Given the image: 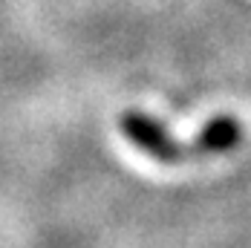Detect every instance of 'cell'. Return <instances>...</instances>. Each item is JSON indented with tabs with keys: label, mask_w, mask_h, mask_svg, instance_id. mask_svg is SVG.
I'll return each instance as SVG.
<instances>
[{
	"label": "cell",
	"mask_w": 251,
	"mask_h": 248,
	"mask_svg": "<svg viewBox=\"0 0 251 248\" xmlns=\"http://www.w3.org/2000/svg\"><path fill=\"white\" fill-rule=\"evenodd\" d=\"M119 127L136 148H142L145 153H151L153 159H159L165 165L191 162V159L211 156V153H226L243 139V127L231 116L211 119L200 130V136L194 142H176L174 136L162 127V122H156L153 116L139 113V110H127L119 119Z\"/></svg>",
	"instance_id": "6da1fadb"
}]
</instances>
